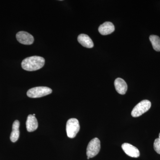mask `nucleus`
<instances>
[{
    "label": "nucleus",
    "mask_w": 160,
    "mask_h": 160,
    "mask_svg": "<svg viewBox=\"0 0 160 160\" xmlns=\"http://www.w3.org/2000/svg\"><path fill=\"white\" fill-rule=\"evenodd\" d=\"M45 63V60L44 58L34 56L23 60L22 66V68L26 71H36L42 68Z\"/></svg>",
    "instance_id": "nucleus-1"
},
{
    "label": "nucleus",
    "mask_w": 160,
    "mask_h": 160,
    "mask_svg": "<svg viewBox=\"0 0 160 160\" xmlns=\"http://www.w3.org/2000/svg\"><path fill=\"white\" fill-rule=\"evenodd\" d=\"M151 106V103L149 100H144L138 104L131 112L132 116L138 117L148 111Z\"/></svg>",
    "instance_id": "nucleus-2"
},
{
    "label": "nucleus",
    "mask_w": 160,
    "mask_h": 160,
    "mask_svg": "<svg viewBox=\"0 0 160 160\" xmlns=\"http://www.w3.org/2000/svg\"><path fill=\"white\" fill-rule=\"evenodd\" d=\"M52 90L45 86L34 87L27 91V95L30 98H39L51 94Z\"/></svg>",
    "instance_id": "nucleus-3"
},
{
    "label": "nucleus",
    "mask_w": 160,
    "mask_h": 160,
    "mask_svg": "<svg viewBox=\"0 0 160 160\" xmlns=\"http://www.w3.org/2000/svg\"><path fill=\"white\" fill-rule=\"evenodd\" d=\"M80 126L79 121L76 118L69 119L66 123V130L67 136L73 138L79 131Z\"/></svg>",
    "instance_id": "nucleus-4"
},
{
    "label": "nucleus",
    "mask_w": 160,
    "mask_h": 160,
    "mask_svg": "<svg viewBox=\"0 0 160 160\" xmlns=\"http://www.w3.org/2000/svg\"><path fill=\"white\" fill-rule=\"evenodd\" d=\"M101 149V143L99 139L95 138L89 142L86 149L87 157H94L100 152Z\"/></svg>",
    "instance_id": "nucleus-5"
},
{
    "label": "nucleus",
    "mask_w": 160,
    "mask_h": 160,
    "mask_svg": "<svg viewBox=\"0 0 160 160\" xmlns=\"http://www.w3.org/2000/svg\"><path fill=\"white\" fill-rule=\"evenodd\" d=\"M17 39L21 44L30 45L34 42L33 37L30 33L25 31H20L16 34Z\"/></svg>",
    "instance_id": "nucleus-6"
},
{
    "label": "nucleus",
    "mask_w": 160,
    "mask_h": 160,
    "mask_svg": "<svg viewBox=\"0 0 160 160\" xmlns=\"http://www.w3.org/2000/svg\"><path fill=\"white\" fill-rule=\"evenodd\" d=\"M122 149L127 155L132 158H137L140 156V152L137 148L129 143H125L122 146Z\"/></svg>",
    "instance_id": "nucleus-7"
},
{
    "label": "nucleus",
    "mask_w": 160,
    "mask_h": 160,
    "mask_svg": "<svg viewBox=\"0 0 160 160\" xmlns=\"http://www.w3.org/2000/svg\"><path fill=\"white\" fill-rule=\"evenodd\" d=\"M114 86L116 90L120 94H125L128 89L126 82L121 78H118L115 80Z\"/></svg>",
    "instance_id": "nucleus-8"
},
{
    "label": "nucleus",
    "mask_w": 160,
    "mask_h": 160,
    "mask_svg": "<svg viewBox=\"0 0 160 160\" xmlns=\"http://www.w3.org/2000/svg\"><path fill=\"white\" fill-rule=\"evenodd\" d=\"M114 25L110 22H106L101 25L98 28L99 32L103 35H107L111 34L114 32Z\"/></svg>",
    "instance_id": "nucleus-9"
},
{
    "label": "nucleus",
    "mask_w": 160,
    "mask_h": 160,
    "mask_svg": "<svg viewBox=\"0 0 160 160\" xmlns=\"http://www.w3.org/2000/svg\"><path fill=\"white\" fill-rule=\"evenodd\" d=\"M26 129L29 132H33L38 129V124L37 119L32 115H29L26 122Z\"/></svg>",
    "instance_id": "nucleus-10"
},
{
    "label": "nucleus",
    "mask_w": 160,
    "mask_h": 160,
    "mask_svg": "<svg viewBox=\"0 0 160 160\" xmlns=\"http://www.w3.org/2000/svg\"><path fill=\"white\" fill-rule=\"evenodd\" d=\"M78 40L79 43L84 47L92 48L93 47V43L89 36L85 34H81L78 36Z\"/></svg>",
    "instance_id": "nucleus-11"
},
{
    "label": "nucleus",
    "mask_w": 160,
    "mask_h": 160,
    "mask_svg": "<svg viewBox=\"0 0 160 160\" xmlns=\"http://www.w3.org/2000/svg\"><path fill=\"white\" fill-rule=\"evenodd\" d=\"M20 122L18 120L14 121L12 126V131L10 135V140L12 142H15L19 137Z\"/></svg>",
    "instance_id": "nucleus-12"
},
{
    "label": "nucleus",
    "mask_w": 160,
    "mask_h": 160,
    "mask_svg": "<svg viewBox=\"0 0 160 160\" xmlns=\"http://www.w3.org/2000/svg\"><path fill=\"white\" fill-rule=\"evenodd\" d=\"M149 40L151 42L153 49L155 51L160 52V38L158 36L152 35L149 37Z\"/></svg>",
    "instance_id": "nucleus-13"
},
{
    "label": "nucleus",
    "mask_w": 160,
    "mask_h": 160,
    "mask_svg": "<svg viewBox=\"0 0 160 160\" xmlns=\"http://www.w3.org/2000/svg\"><path fill=\"white\" fill-rule=\"evenodd\" d=\"M153 147H154L155 151L158 154H160V140L159 138L155 140Z\"/></svg>",
    "instance_id": "nucleus-14"
},
{
    "label": "nucleus",
    "mask_w": 160,
    "mask_h": 160,
    "mask_svg": "<svg viewBox=\"0 0 160 160\" xmlns=\"http://www.w3.org/2000/svg\"><path fill=\"white\" fill-rule=\"evenodd\" d=\"M159 139L160 140V132L159 133Z\"/></svg>",
    "instance_id": "nucleus-15"
},
{
    "label": "nucleus",
    "mask_w": 160,
    "mask_h": 160,
    "mask_svg": "<svg viewBox=\"0 0 160 160\" xmlns=\"http://www.w3.org/2000/svg\"><path fill=\"white\" fill-rule=\"evenodd\" d=\"M89 158H90L89 157H87V159H89Z\"/></svg>",
    "instance_id": "nucleus-16"
},
{
    "label": "nucleus",
    "mask_w": 160,
    "mask_h": 160,
    "mask_svg": "<svg viewBox=\"0 0 160 160\" xmlns=\"http://www.w3.org/2000/svg\"><path fill=\"white\" fill-rule=\"evenodd\" d=\"M32 115L34 116H35V114H33Z\"/></svg>",
    "instance_id": "nucleus-17"
}]
</instances>
